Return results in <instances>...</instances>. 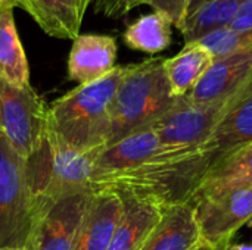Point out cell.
Returning <instances> with one entry per match:
<instances>
[{"instance_id":"277c9868","label":"cell","mask_w":252,"mask_h":250,"mask_svg":"<svg viewBox=\"0 0 252 250\" xmlns=\"http://www.w3.org/2000/svg\"><path fill=\"white\" fill-rule=\"evenodd\" d=\"M227 100L199 105L186 96L177 97L176 103L151 124L158 139V150L148 162L179 164L201 158V146L220 121Z\"/></svg>"},{"instance_id":"5bb4252c","label":"cell","mask_w":252,"mask_h":250,"mask_svg":"<svg viewBox=\"0 0 252 250\" xmlns=\"http://www.w3.org/2000/svg\"><path fill=\"white\" fill-rule=\"evenodd\" d=\"M158 150V139L151 125L124 137L112 146H106L94 162L92 181L134 169L146 164Z\"/></svg>"},{"instance_id":"52a82bcc","label":"cell","mask_w":252,"mask_h":250,"mask_svg":"<svg viewBox=\"0 0 252 250\" xmlns=\"http://www.w3.org/2000/svg\"><path fill=\"white\" fill-rule=\"evenodd\" d=\"M93 192L68 196L37 212L28 250H74Z\"/></svg>"},{"instance_id":"30bf717a","label":"cell","mask_w":252,"mask_h":250,"mask_svg":"<svg viewBox=\"0 0 252 250\" xmlns=\"http://www.w3.org/2000/svg\"><path fill=\"white\" fill-rule=\"evenodd\" d=\"M252 72V47L216 59L186 97L199 105L226 102Z\"/></svg>"},{"instance_id":"484cf974","label":"cell","mask_w":252,"mask_h":250,"mask_svg":"<svg viewBox=\"0 0 252 250\" xmlns=\"http://www.w3.org/2000/svg\"><path fill=\"white\" fill-rule=\"evenodd\" d=\"M207 1H210V0H188V16H186V19L190 16V15H193L202 4H205Z\"/></svg>"},{"instance_id":"4fadbf2b","label":"cell","mask_w":252,"mask_h":250,"mask_svg":"<svg viewBox=\"0 0 252 250\" xmlns=\"http://www.w3.org/2000/svg\"><path fill=\"white\" fill-rule=\"evenodd\" d=\"M123 214V200L111 192H94L81 221L74 250H108Z\"/></svg>"},{"instance_id":"e0dca14e","label":"cell","mask_w":252,"mask_h":250,"mask_svg":"<svg viewBox=\"0 0 252 250\" xmlns=\"http://www.w3.org/2000/svg\"><path fill=\"white\" fill-rule=\"evenodd\" d=\"M38 27L52 37L75 40L84 16L81 0H16Z\"/></svg>"},{"instance_id":"f546056e","label":"cell","mask_w":252,"mask_h":250,"mask_svg":"<svg viewBox=\"0 0 252 250\" xmlns=\"http://www.w3.org/2000/svg\"><path fill=\"white\" fill-rule=\"evenodd\" d=\"M93 0H81V6H83V10L86 12V9L89 7V4L92 3Z\"/></svg>"},{"instance_id":"ffe728a7","label":"cell","mask_w":252,"mask_h":250,"mask_svg":"<svg viewBox=\"0 0 252 250\" xmlns=\"http://www.w3.org/2000/svg\"><path fill=\"white\" fill-rule=\"evenodd\" d=\"M245 0H210L190 15L180 29L186 44L196 43L214 29L232 24Z\"/></svg>"},{"instance_id":"ac0fdd59","label":"cell","mask_w":252,"mask_h":250,"mask_svg":"<svg viewBox=\"0 0 252 250\" xmlns=\"http://www.w3.org/2000/svg\"><path fill=\"white\" fill-rule=\"evenodd\" d=\"M213 55L199 43L185 44L182 52L164 60V69L174 97L189 94L213 65Z\"/></svg>"},{"instance_id":"8fae6325","label":"cell","mask_w":252,"mask_h":250,"mask_svg":"<svg viewBox=\"0 0 252 250\" xmlns=\"http://www.w3.org/2000/svg\"><path fill=\"white\" fill-rule=\"evenodd\" d=\"M202 245L201 230L190 202L162 206L159 222L140 250H196Z\"/></svg>"},{"instance_id":"44dd1931","label":"cell","mask_w":252,"mask_h":250,"mask_svg":"<svg viewBox=\"0 0 252 250\" xmlns=\"http://www.w3.org/2000/svg\"><path fill=\"white\" fill-rule=\"evenodd\" d=\"M171 21L159 12L143 15L126 29L124 43L134 50L159 53L171 44Z\"/></svg>"},{"instance_id":"ba28073f","label":"cell","mask_w":252,"mask_h":250,"mask_svg":"<svg viewBox=\"0 0 252 250\" xmlns=\"http://www.w3.org/2000/svg\"><path fill=\"white\" fill-rule=\"evenodd\" d=\"M202 243H230L236 231L252 220V187L192 202Z\"/></svg>"},{"instance_id":"7a4b0ae2","label":"cell","mask_w":252,"mask_h":250,"mask_svg":"<svg viewBox=\"0 0 252 250\" xmlns=\"http://www.w3.org/2000/svg\"><path fill=\"white\" fill-rule=\"evenodd\" d=\"M162 57L128 65L118 85L111 111V131L106 146L151 125L177 100L174 97Z\"/></svg>"},{"instance_id":"4316f807","label":"cell","mask_w":252,"mask_h":250,"mask_svg":"<svg viewBox=\"0 0 252 250\" xmlns=\"http://www.w3.org/2000/svg\"><path fill=\"white\" fill-rule=\"evenodd\" d=\"M229 246H230V243H223V245H219V246H211V245L202 243L196 250H227Z\"/></svg>"},{"instance_id":"9a60e30c","label":"cell","mask_w":252,"mask_h":250,"mask_svg":"<svg viewBox=\"0 0 252 250\" xmlns=\"http://www.w3.org/2000/svg\"><path fill=\"white\" fill-rule=\"evenodd\" d=\"M250 187H252V143L211 167L189 202Z\"/></svg>"},{"instance_id":"8992f818","label":"cell","mask_w":252,"mask_h":250,"mask_svg":"<svg viewBox=\"0 0 252 250\" xmlns=\"http://www.w3.org/2000/svg\"><path fill=\"white\" fill-rule=\"evenodd\" d=\"M49 127V106L31 85L15 87L0 77V131L12 147L30 158Z\"/></svg>"},{"instance_id":"2e32d148","label":"cell","mask_w":252,"mask_h":250,"mask_svg":"<svg viewBox=\"0 0 252 250\" xmlns=\"http://www.w3.org/2000/svg\"><path fill=\"white\" fill-rule=\"evenodd\" d=\"M123 214L108 250H140L159 222L162 206L151 200L121 197Z\"/></svg>"},{"instance_id":"d6986e66","label":"cell","mask_w":252,"mask_h":250,"mask_svg":"<svg viewBox=\"0 0 252 250\" xmlns=\"http://www.w3.org/2000/svg\"><path fill=\"white\" fill-rule=\"evenodd\" d=\"M0 77L15 87L30 85V68L12 7L0 9Z\"/></svg>"},{"instance_id":"4dcf8cb0","label":"cell","mask_w":252,"mask_h":250,"mask_svg":"<svg viewBox=\"0 0 252 250\" xmlns=\"http://www.w3.org/2000/svg\"><path fill=\"white\" fill-rule=\"evenodd\" d=\"M0 250H28L27 248H21V249H12V248H3V249Z\"/></svg>"},{"instance_id":"6da1fadb","label":"cell","mask_w":252,"mask_h":250,"mask_svg":"<svg viewBox=\"0 0 252 250\" xmlns=\"http://www.w3.org/2000/svg\"><path fill=\"white\" fill-rule=\"evenodd\" d=\"M128 66H115L106 77L78 85L49 108V130L68 147L90 152L106 147L111 111Z\"/></svg>"},{"instance_id":"5b68a950","label":"cell","mask_w":252,"mask_h":250,"mask_svg":"<svg viewBox=\"0 0 252 250\" xmlns=\"http://www.w3.org/2000/svg\"><path fill=\"white\" fill-rule=\"evenodd\" d=\"M34 220L27 162L0 131V249L27 248Z\"/></svg>"},{"instance_id":"3957f363","label":"cell","mask_w":252,"mask_h":250,"mask_svg":"<svg viewBox=\"0 0 252 250\" xmlns=\"http://www.w3.org/2000/svg\"><path fill=\"white\" fill-rule=\"evenodd\" d=\"M103 149L74 150L47 127L38 147L25 159L28 183L35 200V215L43 208L68 196L92 192L94 162Z\"/></svg>"},{"instance_id":"7402d4cb","label":"cell","mask_w":252,"mask_h":250,"mask_svg":"<svg viewBox=\"0 0 252 250\" xmlns=\"http://www.w3.org/2000/svg\"><path fill=\"white\" fill-rule=\"evenodd\" d=\"M216 59L229 56L232 53L252 47V29L248 31H233L229 27L219 28L202 37L199 41Z\"/></svg>"},{"instance_id":"7c38bea8","label":"cell","mask_w":252,"mask_h":250,"mask_svg":"<svg viewBox=\"0 0 252 250\" xmlns=\"http://www.w3.org/2000/svg\"><path fill=\"white\" fill-rule=\"evenodd\" d=\"M68 57V77L80 85L94 83L115 69V38L96 34H80L72 40Z\"/></svg>"},{"instance_id":"d4e9b609","label":"cell","mask_w":252,"mask_h":250,"mask_svg":"<svg viewBox=\"0 0 252 250\" xmlns=\"http://www.w3.org/2000/svg\"><path fill=\"white\" fill-rule=\"evenodd\" d=\"M233 31H248L252 29V0H245L239 7L235 19L229 25Z\"/></svg>"},{"instance_id":"9c48e42d","label":"cell","mask_w":252,"mask_h":250,"mask_svg":"<svg viewBox=\"0 0 252 250\" xmlns=\"http://www.w3.org/2000/svg\"><path fill=\"white\" fill-rule=\"evenodd\" d=\"M251 143L252 72L238 91L229 97L220 121L201 149L211 168L221 159Z\"/></svg>"},{"instance_id":"83f0119b","label":"cell","mask_w":252,"mask_h":250,"mask_svg":"<svg viewBox=\"0 0 252 250\" xmlns=\"http://www.w3.org/2000/svg\"><path fill=\"white\" fill-rule=\"evenodd\" d=\"M227 250H252V243H239V245H230Z\"/></svg>"},{"instance_id":"603a6c76","label":"cell","mask_w":252,"mask_h":250,"mask_svg":"<svg viewBox=\"0 0 252 250\" xmlns=\"http://www.w3.org/2000/svg\"><path fill=\"white\" fill-rule=\"evenodd\" d=\"M142 4L154 7L155 12L165 15L174 27L183 28L188 16V0H142Z\"/></svg>"},{"instance_id":"cb8c5ba5","label":"cell","mask_w":252,"mask_h":250,"mask_svg":"<svg viewBox=\"0 0 252 250\" xmlns=\"http://www.w3.org/2000/svg\"><path fill=\"white\" fill-rule=\"evenodd\" d=\"M140 1L142 0H94V10L106 18H120L142 4Z\"/></svg>"},{"instance_id":"f1b7e54d","label":"cell","mask_w":252,"mask_h":250,"mask_svg":"<svg viewBox=\"0 0 252 250\" xmlns=\"http://www.w3.org/2000/svg\"><path fill=\"white\" fill-rule=\"evenodd\" d=\"M16 6V0H0V9L1 7H13Z\"/></svg>"}]
</instances>
